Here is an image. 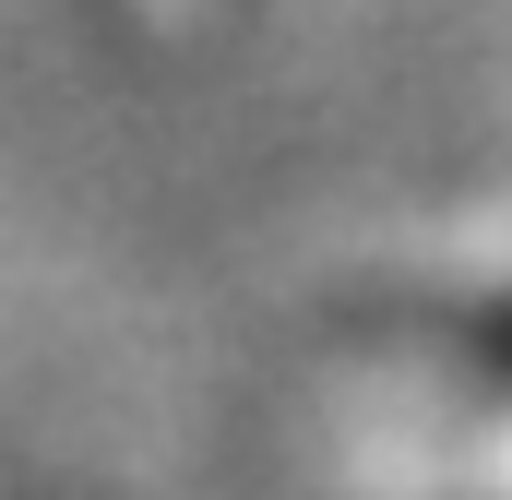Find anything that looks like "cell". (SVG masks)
<instances>
[{"label": "cell", "mask_w": 512, "mask_h": 500, "mask_svg": "<svg viewBox=\"0 0 512 500\" xmlns=\"http://www.w3.org/2000/svg\"><path fill=\"white\" fill-rule=\"evenodd\" d=\"M489 370L512 381V298H501V322H489Z\"/></svg>", "instance_id": "cell-1"}]
</instances>
